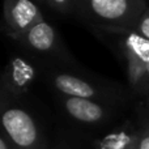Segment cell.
<instances>
[{"label": "cell", "instance_id": "cell-3", "mask_svg": "<svg viewBox=\"0 0 149 149\" xmlns=\"http://www.w3.org/2000/svg\"><path fill=\"white\" fill-rule=\"evenodd\" d=\"M1 127L3 136L12 149H45L36 119L24 107L3 105Z\"/></svg>", "mask_w": 149, "mask_h": 149}, {"label": "cell", "instance_id": "cell-12", "mask_svg": "<svg viewBox=\"0 0 149 149\" xmlns=\"http://www.w3.org/2000/svg\"><path fill=\"white\" fill-rule=\"evenodd\" d=\"M135 30L141 34L143 37H145L147 39H149V7L147 8V10L143 13L141 18L139 20Z\"/></svg>", "mask_w": 149, "mask_h": 149}, {"label": "cell", "instance_id": "cell-8", "mask_svg": "<svg viewBox=\"0 0 149 149\" xmlns=\"http://www.w3.org/2000/svg\"><path fill=\"white\" fill-rule=\"evenodd\" d=\"M63 107L65 113L79 123L97 124L107 118L109 113L100 102L85 98L65 97L63 100Z\"/></svg>", "mask_w": 149, "mask_h": 149}, {"label": "cell", "instance_id": "cell-14", "mask_svg": "<svg viewBox=\"0 0 149 149\" xmlns=\"http://www.w3.org/2000/svg\"><path fill=\"white\" fill-rule=\"evenodd\" d=\"M127 149H136V145H135V147H131V148H127Z\"/></svg>", "mask_w": 149, "mask_h": 149}, {"label": "cell", "instance_id": "cell-6", "mask_svg": "<svg viewBox=\"0 0 149 149\" xmlns=\"http://www.w3.org/2000/svg\"><path fill=\"white\" fill-rule=\"evenodd\" d=\"M36 70L24 58L16 56L8 62L1 77V94L5 98H17L26 93L33 84Z\"/></svg>", "mask_w": 149, "mask_h": 149}, {"label": "cell", "instance_id": "cell-13", "mask_svg": "<svg viewBox=\"0 0 149 149\" xmlns=\"http://www.w3.org/2000/svg\"><path fill=\"white\" fill-rule=\"evenodd\" d=\"M0 149H12L9 143L7 141V139H5L3 135H1V137H0Z\"/></svg>", "mask_w": 149, "mask_h": 149}, {"label": "cell", "instance_id": "cell-1", "mask_svg": "<svg viewBox=\"0 0 149 149\" xmlns=\"http://www.w3.org/2000/svg\"><path fill=\"white\" fill-rule=\"evenodd\" d=\"M147 8L144 0H80L74 13L93 29H136Z\"/></svg>", "mask_w": 149, "mask_h": 149}, {"label": "cell", "instance_id": "cell-7", "mask_svg": "<svg viewBox=\"0 0 149 149\" xmlns=\"http://www.w3.org/2000/svg\"><path fill=\"white\" fill-rule=\"evenodd\" d=\"M52 86L65 97L85 98V100H103L102 90L94 84L77 77L74 74L60 72L51 77Z\"/></svg>", "mask_w": 149, "mask_h": 149}, {"label": "cell", "instance_id": "cell-11", "mask_svg": "<svg viewBox=\"0 0 149 149\" xmlns=\"http://www.w3.org/2000/svg\"><path fill=\"white\" fill-rule=\"evenodd\" d=\"M136 149H149V114H145L136 130Z\"/></svg>", "mask_w": 149, "mask_h": 149}, {"label": "cell", "instance_id": "cell-2", "mask_svg": "<svg viewBox=\"0 0 149 149\" xmlns=\"http://www.w3.org/2000/svg\"><path fill=\"white\" fill-rule=\"evenodd\" d=\"M123 56L128 81L149 64V39L135 29H93Z\"/></svg>", "mask_w": 149, "mask_h": 149}, {"label": "cell", "instance_id": "cell-4", "mask_svg": "<svg viewBox=\"0 0 149 149\" xmlns=\"http://www.w3.org/2000/svg\"><path fill=\"white\" fill-rule=\"evenodd\" d=\"M41 21H43V16L34 3L29 0H7L4 3V24L12 39L22 36Z\"/></svg>", "mask_w": 149, "mask_h": 149}, {"label": "cell", "instance_id": "cell-5", "mask_svg": "<svg viewBox=\"0 0 149 149\" xmlns=\"http://www.w3.org/2000/svg\"><path fill=\"white\" fill-rule=\"evenodd\" d=\"M15 41L41 56H59L63 51V45L56 30L45 20L34 25L22 36L17 37Z\"/></svg>", "mask_w": 149, "mask_h": 149}, {"label": "cell", "instance_id": "cell-9", "mask_svg": "<svg viewBox=\"0 0 149 149\" xmlns=\"http://www.w3.org/2000/svg\"><path fill=\"white\" fill-rule=\"evenodd\" d=\"M130 84H131L132 89L135 90L136 94L148 97L149 95V64L145 65L132 80H130Z\"/></svg>", "mask_w": 149, "mask_h": 149}, {"label": "cell", "instance_id": "cell-10", "mask_svg": "<svg viewBox=\"0 0 149 149\" xmlns=\"http://www.w3.org/2000/svg\"><path fill=\"white\" fill-rule=\"evenodd\" d=\"M43 5H46L50 10L55 13H59L62 16H68L74 13L76 1H72V0H45Z\"/></svg>", "mask_w": 149, "mask_h": 149}]
</instances>
